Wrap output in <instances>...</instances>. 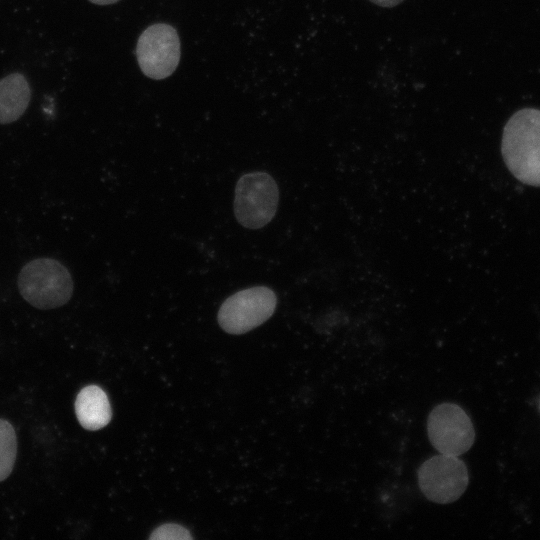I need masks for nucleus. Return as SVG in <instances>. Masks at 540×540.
<instances>
[{"mask_svg": "<svg viewBox=\"0 0 540 540\" xmlns=\"http://www.w3.org/2000/svg\"><path fill=\"white\" fill-rule=\"evenodd\" d=\"M501 151L509 171L522 183L540 187V110L524 108L503 129Z\"/></svg>", "mask_w": 540, "mask_h": 540, "instance_id": "f257e3e1", "label": "nucleus"}, {"mask_svg": "<svg viewBox=\"0 0 540 540\" xmlns=\"http://www.w3.org/2000/svg\"><path fill=\"white\" fill-rule=\"evenodd\" d=\"M22 297L39 309H53L66 304L73 293V281L66 267L51 258L28 262L18 276Z\"/></svg>", "mask_w": 540, "mask_h": 540, "instance_id": "f03ea898", "label": "nucleus"}, {"mask_svg": "<svg viewBox=\"0 0 540 540\" xmlns=\"http://www.w3.org/2000/svg\"><path fill=\"white\" fill-rule=\"evenodd\" d=\"M278 202V186L268 173H247L237 181L234 214L242 226L249 229L264 227L275 216Z\"/></svg>", "mask_w": 540, "mask_h": 540, "instance_id": "7ed1b4c3", "label": "nucleus"}, {"mask_svg": "<svg viewBox=\"0 0 540 540\" xmlns=\"http://www.w3.org/2000/svg\"><path fill=\"white\" fill-rule=\"evenodd\" d=\"M276 305L277 297L270 288H247L234 293L222 303L218 323L229 334H243L268 320Z\"/></svg>", "mask_w": 540, "mask_h": 540, "instance_id": "20e7f679", "label": "nucleus"}, {"mask_svg": "<svg viewBox=\"0 0 540 540\" xmlns=\"http://www.w3.org/2000/svg\"><path fill=\"white\" fill-rule=\"evenodd\" d=\"M469 482L465 463L457 456L440 453L424 461L418 469V484L432 502L447 504L456 501Z\"/></svg>", "mask_w": 540, "mask_h": 540, "instance_id": "39448f33", "label": "nucleus"}, {"mask_svg": "<svg viewBox=\"0 0 540 540\" xmlns=\"http://www.w3.org/2000/svg\"><path fill=\"white\" fill-rule=\"evenodd\" d=\"M136 55L141 71L160 80L170 76L180 60V41L176 30L165 23H156L140 35Z\"/></svg>", "mask_w": 540, "mask_h": 540, "instance_id": "423d86ee", "label": "nucleus"}, {"mask_svg": "<svg viewBox=\"0 0 540 540\" xmlns=\"http://www.w3.org/2000/svg\"><path fill=\"white\" fill-rule=\"evenodd\" d=\"M428 437L440 453L459 456L474 443L475 431L470 417L457 404L441 403L427 419Z\"/></svg>", "mask_w": 540, "mask_h": 540, "instance_id": "0eeeda50", "label": "nucleus"}, {"mask_svg": "<svg viewBox=\"0 0 540 540\" xmlns=\"http://www.w3.org/2000/svg\"><path fill=\"white\" fill-rule=\"evenodd\" d=\"M75 413L80 425L87 430H99L111 420L112 411L106 393L96 385L84 387L75 400Z\"/></svg>", "mask_w": 540, "mask_h": 540, "instance_id": "6e6552de", "label": "nucleus"}, {"mask_svg": "<svg viewBox=\"0 0 540 540\" xmlns=\"http://www.w3.org/2000/svg\"><path fill=\"white\" fill-rule=\"evenodd\" d=\"M30 86L20 73L10 74L0 80V124L16 121L28 107Z\"/></svg>", "mask_w": 540, "mask_h": 540, "instance_id": "1a4fd4ad", "label": "nucleus"}, {"mask_svg": "<svg viewBox=\"0 0 540 540\" xmlns=\"http://www.w3.org/2000/svg\"><path fill=\"white\" fill-rule=\"evenodd\" d=\"M17 454V439L13 426L0 419V482L5 480L14 467Z\"/></svg>", "mask_w": 540, "mask_h": 540, "instance_id": "9d476101", "label": "nucleus"}, {"mask_svg": "<svg viewBox=\"0 0 540 540\" xmlns=\"http://www.w3.org/2000/svg\"><path fill=\"white\" fill-rule=\"evenodd\" d=\"M150 539H174V540H186L191 539L192 536L190 535L189 531L174 523L164 524L156 528L151 535L149 536Z\"/></svg>", "mask_w": 540, "mask_h": 540, "instance_id": "9b49d317", "label": "nucleus"}, {"mask_svg": "<svg viewBox=\"0 0 540 540\" xmlns=\"http://www.w3.org/2000/svg\"><path fill=\"white\" fill-rule=\"evenodd\" d=\"M372 3L382 7H394L400 4L403 0H370Z\"/></svg>", "mask_w": 540, "mask_h": 540, "instance_id": "f8f14e48", "label": "nucleus"}, {"mask_svg": "<svg viewBox=\"0 0 540 540\" xmlns=\"http://www.w3.org/2000/svg\"><path fill=\"white\" fill-rule=\"evenodd\" d=\"M89 1H91L94 4H98V5H107V4L115 3V2H117L119 0H89Z\"/></svg>", "mask_w": 540, "mask_h": 540, "instance_id": "ddd939ff", "label": "nucleus"}]
</instances>
